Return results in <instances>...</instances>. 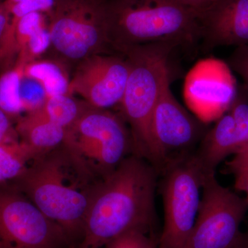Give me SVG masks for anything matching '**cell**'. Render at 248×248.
Listing matches in <instances>:
<instances>
[{
	"label": "cell",
	"mask_w": 248,
	"mask_h": 248,
	"mask_svg": "<svg viewBox=\"0 0 248 248\" xmlns=\"http://www.w3.org/2000/svg\"><path fill=\"white\" fill-rule=\"evenodd\" d=\"M158 172L148 161L131 155L94 187L76 248H101L133 230L151 232L155 217Z\"/></svg>",
	"instance_id": "cell-1"
},
{
	"label": "cell",
	"mask_w": 248,
	"mask_h": 248,
	"mask_svg": "<svg viewBox=\"0 0 248 248\" xmlns=\"http://www.w3.org/2000/svg\"><path fill=\"white\" fill-rule=\"evenodd\" d=\"M99 180L62 145L36 158L9 184L61 227L76 248Z\"/></svg>",
	"instance_id": "cell-2"
},
{
	"label": "cell",
	"mask_w": 248,
	"mask_h": 248,
	"mask_svg": "<svg viewBox=\"0 0 248 248\" xmlns=\"http://www.w3.org/2000/svg\"><path fill=\"white\" fill-rule=\"evenodd\" d=\"M179 45L160 42L122 48L129 74L120 106L122 117L130 126L135 154L146 160L158 172V159L151 133L155 108L170 86L171 53Z\"/></svg>",
	"instance_id": "cell-3"
},
{
	"label": "cell",
	"mask_w": 248,
	"mask_h": 248,
	"mask_svg": "<svg viewBox=\"0 0 248 248\" xmlns=\"http://www.w3.org/2000/svg\"><path fill=\"white\" fill-rule=\"evenodd\" d=\"M107 7L110 42L120 50L160 42L182 45L200 37L198 14L179 0H112Z\"/></svg>",
	"instance_id": "cell-4"
},
{
	"label": "cell",
	"mask_w": 248,
	"mask_h": 248,
	"mask_svg": "<svg viewBox=\"0 0 248 248\" xmlns=\"http://www.w3.org/2000/svg\"><path fill=\"white\" fill-rule=\"evenodd\" d=\"M63 145L99 179L117 169L132 152L135 154L131 133L123 117L87 104L66 129Z\"/></svg>",
	"instance_id": "cell-5"
},
{
	"label": "cell",
	"mask_w": 248,
	"mask_h": 248,
	"mask_svg": "<svg viewBox=\"0 0 248 248\" xmlns=\"http://www.w3.org/2000/svg\"><path fill=\"white\" fill-rule=\"evenodd\" d=\"M50 14L51 45L68 60L81 62L111 43L107 4L100 0H58Z\"/></svg>",
	"instance_id": "cell-6"
},
{
	"label": "cell",
	"mask_w": 248,
	"mask_h": 248,
	"mask_svg": "<svg viewBox=\"0 0 248 248\" xmlns=\"http://www.w3.org/2000/svg\"><path fill=\"white\" fill-rule=\"evenodd\" d=\"M248 211L246 198L206 174L195 226L184 248H242L241 223Z\"/></svg>",
	"instance_id": "cell-7"
},
{
	"label": "cell",
	"mask_w": 248,
	"mask_h": 248,
	"mask_svg": "<svg viewBox=\"0 0 248 248\" xmlns=\"http://www.w3.org/2000/svg\"><path fill=\"white\" fill-rule=\"evenodd\" d=\"M161 185L164 224L157 248H184L195 226L205 174L194 154L168 168Z\"/></svg>",
	"instance_id": "cell-8"
},
{
	"label": "cell",
	"mask_w": 248,
	"mask_h": 248,
	"mask_svg": "<svg viewBox=\"0 0 248 248\" xmlns=\"http://www.w3.org/2000/svg\"><path fill=\"white\" fill-rule=\"evenodd\" d=\"M0 248H76L66 232L9 183L0 184Z\"/></svg>",
	"instance_id": "cell-9"
},
{
	"label": "cell",
	"mask_w": 248,
	"mask_h": 248,
	"mask_svg": "<svg viewBox=\"0 0 248 248\" xmlns=\"http://www.w3.org/2000/svg\"><path fill=\"white\" fill-rule=\"evenodd\" d=\"M207 130L203 122L181 105L169 86L160 97L151 120L158 172L193 155Z\"/></svg>",
	"instance_id": "cell-10"
},
{
	"label": "cell",
	"mask_w": 248,
	"mask_h": 248,
	"mask_svg": "<svg viewBox=\"0 0 248 248\" xmlns=\"http://www.w3.org/2000/svg\"><path fill=\"white\" fill-rule=\"evenodd\" d=\"M128 74L126 58L91 55L81 62L70 80L68 94H78L88 105L108 110L122 102Z\"/></svg>",
	"instance_id": "cell-11"
},
{
	"label": "cell",
	"mask_w": 248,
	"mask_h": 248,
	"mask_svg": "<svg viewBox=\"0 0 248 248\" xmlns=\"http://www.w3.org/2000/svg\"><path fill=\"white\" fill-rule=\"evenodd\" d=\"M198 19L208 48L248 45V0H217L198 13Z\"/></svg>",
	"instance_id": "cell-12"
},
{
	"label": "cell",
	"mask_w": 248,
	"mask_h": 248,
	"mask_svg": "<svg viewBox=\"0 0 248 248\" xmlns=\"http://www.w3.org/2000/svg\"><path fill=\"white\" fill-rule=\"evenodd\" d=\"M197 148L194 156L205 174L215 173L222 161L240 151L239 136L228 111L218 117L213 128L207 130Z\"/></svg>",
	"instance_id": "cell-13"
},
{
	"label": "cell",
	"mask_w": 248,
	"mask_h": 248,
	"mask_svg": "<svg viewBox=\"0 0 248 248\" xmlns=\"http://www.w3.org/2000/svg\"><path fill=\"white\" fill-rule=\"evenodd\" d=\"M15 127L19 140L41 154L61 146L66 138V129L50 121L43 107L19 117Z\"/></svg>",
	"instance_id": "cell-14"
},
{
	"label": "cell",
	"mask_w": 248,
	"mask_h": 248,
	"mask_svg": "<svg viewBox=\"0 0 248 248\" xmlns=\"http://www.w3.org/2000/svg\"><path fill=\"white\" fill-rule=\"evenodd\" d=\"M42 155L19 139L0 143V184L15 180Z\"/></svg>",
	"instance_id": "cell-15"
},
{
	"label": "cell",
	"mask_w": 248,
	"mask_h": 248,
	"mask_svg": "<svg viewBox=\"0 0 248 248\" xmlns=\"http://www.w3.org/2000/svg\"><path fill=\"white\" fill-rule=\"evenodd\" d=\"M23 74L41 83L48 98L68 94L70 80L64 70L55 62L35 60L23 68Z\"/></svg>",
	"instance_id": "cell-16"
},
{
	"label": "cell",
	"mask_w": 248,
	"mask_h": 248,
	"mask_svg": "<svg viewBox=\"0 0 248 248\" xmlns=\"http://www.w3.org/2000/svg\"><path fill=\"white\" fill-rule=\"evenodd\" d=\"M23 67L14 66L0 75V108L12 118L24 112L19 88Z\"/></svg>",
	"instance_id": "cell-17"
},
{
	"label": "cell",
	"mask_w": 248,
	"mask_h": 248,
	"mask_svg": "<svg viewBox=\"0 0 248 248\" xmlns=\"http://www.w3.org/2000/svg\"><path fill=\"white\" fill-rule=\"evenodd\" d=\"M86 104H79L71 94H60L48 97L43 109L50 121L67 129L78 120Z\"/></svg>",
	"instance_id": "cell-18"
},
{
	"label": "cell",
	"mask_w": 248,
	"mask_h": 248,
	"mask_svg": "<svg viewBox=\"0 0 248 248\" xmlns=\"http://www.w3.org/2000/svg\"><path fill=\"white\" fill-rule=\"evenodd\" d=\"M228 111L234 120L241 145L239 151H241L248 146V91L245 86L236 90Z\"/></svg>",
	"instance_id": "cell-19"
},
{
	"label": "cell",
	"mask_w": 248,
	"mask_h": 248,
	"mask_svg": "<svg viewBox=\"0 0 248 248\" xmlns=\"http://www.w3.org/2000/svg\"><path fill=\"white\" fill-rule=\"evenodd\" d=\"M19 94L23 110L27 113L41 108L48 99L41 83L24 74L21 78Z\"/></svg>",
	"instance_id": "cell-20"
},
{
	"label": "cell",
	"mask_w": 248,
	"mask_h": 248,
	"mask_svg": "<svg viewBox=\"0 0 248 248\" xmlns=\"http://www.w3.org/2000/svg\"><path fill=\"white\" fill-rule=\"evenodd\" d=\"M150 233L143 230H133L112 240L105 248H157L158 241Z\"/></svg>",
	"instance_id": "cell-21"
},
{
	"label": "cell",
	"mask_w": 248,
	"mask_h": 248,
	"mask_svg": "<svg viewBox=\"0 0 248 248\" xmlns=\"http://www.w3.org/2000/svg\"><path fill=\"white\" fill-rule=\"evenodd\" d=\"M58 0H21L10 10V24L14 25L21 17L32 13L49 12L53 10Z\"/></svg>",
	"instance_id": "cell-22"
},
{
	"label": "cell",
	"mask_w": 248,
	"mask_h": 248,
	"mask_svg": "<svg viewBox=\"0 0 248 248\" xmlns=\"http://www.w3.org/2000/svg\"><path fill=\"white\" fill-rule=\"evenodd\" d=\"M228 63L241 77L248 91V45L236 47L228 59Z\"/></svg>",
	"instance_id": "cell-23"
},
{
	"label": "cell",
	"mask_w": 248,
	"mask_h": 248,
	"mask_svg": "<svg viewBox=\"0 0 248 248\" xmlns=\"http://www.w3.org/2000/svg\"><path fill=\"white\" fill-rule=\"evenodd\" d=\"M12 120L11 116L0 108V143L19 139Z\"/></svg>",
	"instance_id": "cell-24"
},
{
	"label": "cell",
	"mask_w": 248,
	"mask_h": 248,
	"mask_svg": "<svg viewBox=\"0 0 248 248\" xmlns=\"http://www.w3.org/2000/svg\"><path fill=\"white\" fill-rule=\"evenodd\" d=\"M248 168V146L234 155L232 159L227 163V169L232 173L238 170Z\"/></svg>",
	"instance_id": "cell-25"
},
{
	"label": "cell",
	"mask_w": 248,
	"mask_h": 248,
	"mask_svg": "<svg viewBox=\"0 0 248 248\" xmlns=\"http://www.w3.org/2000/svg\"><path fill=\"white\" fill-rule=\"evenodd\" d=\"M232 174L234 177L235 188L246 194V199L248 202V168L238 170Z\"/></svg>",
	"instance_id": "cell-26"
},
{
	"label": "cell",
	"mask_w": 248,
	"mask_h": 248,
	"mask_svg": "<svg viewBox=\"0 0 248 248\" xmlns=\"http://www.w3.org/2000/svg\"><path fill=\"white\" fill-rule=\"evenodd\" d=\"M179 1L198 14L200 11L207 9L217 0H179Z\"/></svg>",
	"instance_id": "cell-27"
},
{
	"label": "cell",
	"mask_w": 248,
	"mask_h": 248,
	"mask_svg": "<svg viewBox=\"0 0 248 248\" xmlns=\"http://www.w3.org/2000/svg\"><path fill=\"white\" fill-rule=\"evenodd\" d=\"M11 15L6 7L0 12V44L4 38L5 33L7 31L10 24Z\"/></svg>",
	"instance_id": "cell-28"
},
{
	"label": "cell",
	"mask_w": 248,
	"mask_h": 248,
	"mask_svg": "<svg viewBox=\"0 0 248 248\" xmlns=\"http://www.w3.org/2000/svg\"><path fill=\"white\" fill-rule=\"evenodd\" d=\"M20 1L21 0H5L3 2H4L5 7H6L10 12V10H11V8H12L15 4H17V2Z\"/></svg>",
	"instance_id": "cell-29"
},
{
	"label": "cell",
	"mask_w": 248,
	"mask_h": 248,
	"mask_svg": "<svg viewBox=\"0 0 248 248\" xmlns=\"http://www.w3.org/2000/svg\"><path fill=\"white\" fill-rule=\"evenodd\" d=\"M242 248H248V232L244 234Z\"/></svg>",
	"instance_id": "cell-30"
},
{
	"label": "cell",
	"mask_w": 248,
	"mask_h": 248,
	"mask_svg": "<svg viewBox=\"0 0 248 248\" xmlns=\"http://www.w3.org/2000/svg\"><path fill=\"white\" fill-rule=\"evenodd\" d=\"M5 6L4 4V2H0V12L3 11L4 9Z\"/></svg>",
	"instance_id": "cell-31"
}]
</instances>
